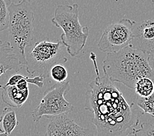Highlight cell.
<instances>
[{
	"mask_svg": "<svg viewBox=\"0 0 154 136\" xmlns=\"http://www.w3.org/2000/svg\"><path fill=\"white\" fill-rule=\"evenodd\" d=\"M97 76L89 83L85 94V109L93 114V123L96 127L94 136H129L133 135L144 114L129 104L120 90L108 77L100 76L96 55H90Z\"/></svg>",
	"mask_w": 154,
	"mask_h": 136,
	"instance_id": "obj_1",
	"label": "cell"
},
{
	"mask_svg": "<svg viewBox=\"0 0 154 136\" xmlns=\"http://www.w3.org/2000/svg\"><path fill=\"white\" fill-rule=\"evenodd\" d=\"M103 72L113 83H119L134 90L142 77L154 81V73L148 63V53L128 45L118 52L107 53L103 61Z\"/></svg>",
	"mask_w": 154,
	"mask_h": 136,
	"instance_id": "obj_2",
	"label": "cell"
},
{
	"mask_svg": "<svg viewBox=\"0 0 154 136\" xmlns=\"http://www.w3.org/2000/svg\"><path fill=\"white\" fill-rule=\"evenodd\" d=\"M9 42L23 65H28L26 47H31L34 38V13L30 3L23 0L10 5Z\"/></svg>",
	"mask_w": 154,
	"mask_h": 136,
	"instance_id": "obj_3",
	"label": "cell"
},
{
	"mask_svg": "<svg viewBox=\"0 0 154 136\" xmlns=\"http://www.w3.org/2000/svg\"><path fill=\"white\" fill-rule=\"evenodd\" d=\"M51 23L63 31L60 39L67 53L72 57L78 55L85 47L89 35V28L82 26L79 22L78 5H58Z\"/></svg>",
	"mask_w": 154,
	"mask_h": 136,
	"instance_id": "obj_4",
	"label": "cell"
},
{
	"mask_svg": "<svg viewBox=\"0 0 154 136\" xmlns=\"http://www.w3.org/2000/svg\"><path fill=\"white\" fill-rule=\"evenodd\" d=\"M69 90L70 84L67 80L63 83H57L46 90L39 105L32 112L34 122H39L44 116L49 117L72 112L74 106L65 98V95Z\"/></svg>",
	"mask_w": 154,
	"mask_h": 136,
	"instance_id": "obj_5",
	"label": "cell"
},
{
	"mask_svg": "<svg viewBox=\"0 0 154 136\" xmlns=\"http://www.w3.org/2000/svg\"><path fill=\"white\" fill-rule=\"evenodd\" d=\"M134 23L128 18H123L108 25L99 40V50L106 53H113L129 45L133 39Z\"/></svg>",
	"mask_w": 154,
	"mask_h": 136,
	"instance_id": "obj_6",
	"label": "cell"
},
{
	"mask_svg": "<svg viewBox=\"0 0 154 136\" xmlns=\"http://www.w3.org/2000/svg\"><path fill=\"white\" fill-rule=\"evenodd\" d=\"M49 116L45 136H89V133L67 115Z\"/></svg>",
	"mask_w": 154,
	"mask_h": 136,
	"instance_id": "obj_7",
	"label": "cell"
},
{
	"mask_svg": "<svg viewBox=\"0 0 154 136\" xmlns=\"http://www.w3.org/2000/svg\"><path fill=\"white\" fill-rule=\"evenodd\" d=\"M129 45L147 53L154 49V18L138 23L135 22L133 39Z\"/></svg>",
	"mask_w": 154,
	"mask_h": 136,
	"instance_id": "obj_8",
	"label": "cell"
},
{
	"mask_svg": "<svg viewBox=\"0 0 154 136\" xmlns=\"http://www.w3.org/2000/svg\"><path fill=\"white\" fill-rule=\"evenodd\" d=\"M62 45H63L59 41L57 43L48 41L36 43L30 52V56L34 61L40 64L52 63L59 54Z\"/></svg>",
	"mask_w": 154,
	"mask_h": 136,
	"instance_id": "obj_9",
	"label": "cell"
},
{
	"mask_svg": "<svg viewBox=\"0 0 154 136\" xmlns=\"http://www.w3.org/2000/svg\"><path fill=\"white\" fill-rule=\"evenodd\" d=\"M23 66L9 42L0 40V77L7 71H19Z\"/></svg>",
	"mask_w": 154,
	"mask_h": 136,
	"instance_id": "obj_10",
	"label": "cell"
},
{
	"mask_svg": "<svg viewBox=\"0 0 154 136\" xmlns=\"http://www.w3.org/2000/svg\"><path fill=\"white\" fill-rule=\"evenodd\" d=\"M3 101L13 108H20L28 100L29 89L21 90L16 86L0 85Z\"/></svg>",
	"mask_w": 154,
	"mask_h": 136,
	"instance_id": "obj_11",
	"label": "cell"
},
{
	"mask_svg": "<svg viewBox=\"0 0 154 136\" xmlns=\"http://www.w3.org/2000/svg\"><path fill=\"white\" fill-rule=\"evenodd\" d=\"M19 124L15 111L13 107H10L3 109L0 116V132L11 135Z\"/></svg>",
	"mask_w": 154,
	"mask_h": 136,
	"instance_id": "obj_12",
	"label": "cell"
},
{
	"mask_svg": "<svg viewBox=\"0 0 154 136\" xmlns=\"http://www.w3.org/2000/svg\"><path fill=\"white\" fill-rule=\"evenodd\" d=\"M134 90L138 96L149 97L154 92V81L148 77H142L136 82Z\"/></svg>",
	"mask_w": 154,
	"mask_h": 136,
	"instance_id": "obj_13",
	"label": "cell"
},
{
	"mask_svg": "<svg viewBox=\"0 0 154 136\" xmlns=\"http://www.w3.org/2000/svg\"><path fill=\"white\" fill-rule=\"evenodd\" d=\"M134 103L143 113L149 114L154 117V92L147 98H142L137 95L135 98Z\"/></svg>",
	"mask_w": 154,
	"mask_h": 136,
	"instance_id": "obj_14",
	"label": "cell"
},
{
	"mask_svg": "<svg viewBox=\"0 0 154 136\" xmlns=\"http://www.w3.org/2000/svg\"><path fill=\"white\" fill-rule=\"evenodd\" d=\"M11 0H0V32L8 28L10 19Z\"/></svg>",
	"mask_w": 154,
	"mask_h": 136,
	"instance_id": "obj_15",
	"label": "cell"
},
{
	"mask_svg": "<svg viewBox=\"0 0 154 136\" xmlns=\"http://www.w3.org/2000/svg\"><path fill=\"white\" fill-rule=\"evenodd\" d=\"M49 74L51 78L57 83H63L68 78V71L63 65L60 63L53 64L49 69Z\"/></svg>",
	"mask_w": 154,
	"mask_h": 136,
	"instance_id": "obj_16",
	"label": "cell"
},
{
	"mask_svg": "<svg viewBox=\"0 0 154 136\" xmlns=\"http://www.w3.org/2000/svg\"><path fill=\"white\" fill-rule=\"evenodd\" d=\"M28 77L22 75H14L9 79L5 86H16L21 90H24L28 89Z\"/></svg>",
	"mask_w": 154,
	"mask_h": 136,
	"instance_id": "obj_17",
	"label": "cell"
},
{
	"mask_svg": "<svg viewBox=\"0 0 154 136\" xmlns=\"http://www.w3.org/2000/svg\"><path fill=\"white\" fill-rule=\"evenodd\" d=\"M134 136H154V125L144 122L139 129H136L133 134Z\"/></svg>",
	"mask_w": 154,
	"mask_h": 136,
	"instance_id": "obj_18",
	"label": "cell"
},
{
	"mask_svg": "<svg viewBox=\"0 0 154 136\" xmlns=\"http://www.w3.org/2000/svg\"><path fill=\"white\" fill-rule=\"evenodd\" d=\"M46 78L45 76L43 74H41L34 77H28V83L30 84H34L36 86H38L39 89H42L44 85L43 80Z\"/></svg>",
	"mask_w": 154,
	"mask_h": 136,
	"instance_id": "obj_19",
	"label": "cell"
},
{
	"mask_svg": "<svg viewBox=\"0 0 154 136\" xmlns=\"http://www.w3.org/2000/svg\"><path fill=\"white\" fill-rule=\"evenodd\" d=\"M148 63L152 71L154 73V49L148 53Z\"/></svg>",
	"mask_w": 154,
	"mask_h": 136,
	"instance_id": "obj_20",
	"label": "cell"
},
{
	"mask_svg": "<svg viewBox=\"0 0 154 136\" xmlns=\"http://www.w3.org/2000/svg\"><path fill=\"white\" fill-rule=\"evenodd\" d=\"M9 135L6 133H2V132H0V136H8Z\"/></svg>",
	"mask_w": 154,
	"mask_h": 136,
	"instance_id": "obj_21",
	"label": "cell"
},
{
	"mask_svg": "<svg viewBox=\"0 0 154 136\" xmlns=\"http://www.w3.org/2000/svg\"><path fill=\"white\" fill-rule=\"evenodd\" d=\"M25 1H27V2H31V1H35V0H25Z\"/></svg>",
	"mask_w": 154,
	"mask_h": 136,
	"instance_id": "obj_22",
	"label": "cell"
}]
</instances>
